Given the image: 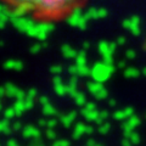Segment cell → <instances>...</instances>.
Instances as JSON below:
<instances>
[{"label":"cell","mask_w":146,"mask_h":146,"mask_svg":"<svg viewBox=\"0 0 146 146\" xmlns=\"http://www.w3.org/2000/svg\"><path fill=\"white\" fill-rule=\"evenodd\" d=\"M89 0H1L9 13L38 25H58L70 21Z\"/></svg>","instance_id":"1"}]
</instances>
